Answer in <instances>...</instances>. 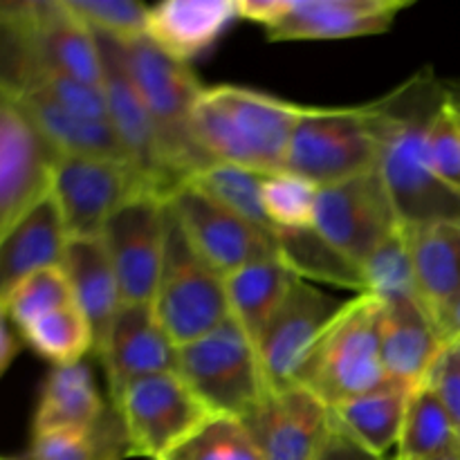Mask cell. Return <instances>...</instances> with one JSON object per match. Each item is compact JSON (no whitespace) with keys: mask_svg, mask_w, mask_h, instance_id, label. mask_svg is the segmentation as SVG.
I'll use <instances>...</instances> for the list:
<instances>
[{"mask_svg":"<svg viewBox=\"0 0 460 460\" xmlns=\"http://www.w3.org/2000/svg\"><path fill=\"white\" fill-rule=\"evenodd\" d=\"M301 106L238 85L205 88L191 112V139L209 164L281 173Z\"/></svg>","mask_w":460,"mask_h":460,"instance_id":"obj_1","label":"cell"},{"mask_svg":"<svg viewBox=\"0 0 460 460\" xmlns=\"http://www.w3.org/2000/svg\"><path fill=\"white\" fill-rule=\"evenodd\" d=\"M445 93L429 79L413 90L411 111L400 115L382 106L377 173L400 225L407 229L460 223V193L440 180L427 153V130Z\"/></svg>","mask_w":460,"mask_h":460,"instance_id":"obj_2","label":"cell"},{"mask_svg":"<svg viewBox=\"0 0 460 460\" xmlns=\"http://www.w3.org/2000/svg\"><path fill=\"white\" fill-rule=\"evenodd\" d=\"M385 304L371 295L344 301L305 359L299 385L328 409L389 385L382 364Z\"/></svg>","mask_w":460,"mask_h":460,"instance_id":"obj_3","label":"cell"},{"mask_svg":"<svg viewBox=\"0 0 460 460\" xmlns=\"http://www.w3.org/2000/svg\"><path fill=\"white\" fill-rule=\"evenodd\" d=\"M382 115V103L359 108L301 106L283 171L301 175L317 187L376 171Z\"/></svg>","mask_w":460,"mask_h":460,"instance_id":"obj_4","label":"cell"},{"mask_svg":"<svg viewBox=\"0 0 460 460\" xmlns=\"http://www.w3.org/2000/svg\"><path fill=\"white\" fill-rule=\"evenodd\" d=\"M119 49L130 81L151 112L166 166L184 184L209 164L191 139V112L205 88L187 63L171 58L148 36L119 43Z\"/></svg>","mask_w":460,"mask_h":460,"instance_id":"obj_5","label":"cell"},{"mask_svg":"<svg viewBox=\"0 0 460 460\" xmlns=\"http://www.w3.org/2000/svg\"><path fill=\"white\" fill-rule=\"evenodd\" d=\"M178 373L216 416L243 420L270 394L259 350L232 314L205 337L180 346Z\"/></svg>","mask_w":460,"mask_h":460,"instance_id":"obj_6","label":"cell"},{"mask_svg":"<svg viewBox=\"0 0 460 460\" xmlns=\"http://www.w3.org/2000/svg\"><path fill=\"white\" fill-rule=\"evenodd\" d=\"M151 305L178 349L205 337L232 314L225 277L193 250L171 207L166 211L164 261Z\"/></svg>","mask_w":460,"mask_h":460,"instance_id":"obj_7","label":"cell"},{"mask_svg":"<svg viewBox=\"0 0 460 460\" xmlns=\"http://www.w3.org/2000/svg\"><path fill=\"white\" fill-rule=\"evenodd\" d=\"M112 407L124 422L130 454L148 460L164 456L214 416L180 373H157L133 382Z\"/></svg>","mask_w":460,"mask_h":460,"instance_id":"obj_8","label":"cell"},{"mask_svg":"<svg viewBox=\"0 0 460 460\" xmlns=\"http://www.w3.org/2000/svg\"><path fill=\"white\" fill-rule=\"evenodd\" d=\"M144 191L153 189L128 162L58 155L54 166L52 196L61 211L67 241L99 238L108 220L130 198Z\"/></svg>","mask_w":460,"mask_h":460,"instance_id":"obj_9","label":"cell"},{"mask_svg":"<svg viewBox=\"0 0 460 460\" xmlns=\"http://www.w3.org/2000/svg\"><path fill=\"white\" fill-rule=\"evenodd\" d=\"M57 160L21 99L0 88V236L52 193Z\"/></svg>","mask_w":460,"mask_h":460,"instance_id":"obj_10","label":"cell"},{"mask_svg":"<svg viewBox=\"0 0 460 460\" xmlns=\"http://www.w3.org/2000/svg\"><path fill=\"white\" fill-rule=\"evenodd\" d=\"M166 198L144 191L130 198L102 232L119 283L121 304H153L166 245Z\"/></svg>","mask_w":460,"mask_h":460,"instance_id":"obj_11","label":"cell"},{"mask_svg":"<svg viewBox=\"0 0 460 460\" xmlns=\"http://www.w3.org/2000/svg\"><path fill=\"white\" fill-rule=\"evenodd\" d=\"M398 225L377 169L319 187L313 227L359 268Z\"/></svg>","mask_w":460,"mask_h":460,"instance_id":"obj_12","label":"cell"},{"mask_svg":"<svg viewBox=\"0 0 460 460\" xmlns=\"http://www.w3.org/2000/svg\"><path fill=\"white\" fill-rule=\"evenodd\" d=\"M340 308L341 301L335 296L322 292L310 281L295 279L256 344L270 394L299 385L305 359Z\"/></svg>","mask_w":460,"mask_h":460,"instance_id":"obj_13","label":"cell"},{"mask_svg":"<svg viewBox=\"0 0 460 460\" xmlns=\"http://www.w3.org/2000/svg\"><path fill=\"white\" fill-rule=\"evenodd\" d=\"M166 202L193 250L223 277L279 256L277 236L245 223L191 184H180Z\"/></svg>","mask_w":460,"mask_h":460,"instance_id":"obj_14","label":"cell"},{"mask_svg":"<svg viewBox=\"0 0 460 460\" xmlns=\"http://www.w3.org/2000/svg\"><path fill=\"white\" fill-rule=\"evenodd\" d=\"M99 43L103 66V94H106L108 121L124 148L126 157L139 175L146 180L148 187L162 198H169L180 187L178 180L169 171L162 153L157 128L153 117L130 81L128 70L121 61L119 43L108 36L94 34Z\"/></svg>","mask_w":460,"mask_h":460,"instance_id":"obj_15","label":"cell"},{"mask_svg":"<svg viewBox=\"0 0 460 460\" xmlns=\"http://www.w3.org/2000/svg\"><path fill=\"white\" fill-rule=\"evenodd\" d=\"M265 460H317L331 434V411L304 386L268 394L243 418Z\"/></svg>","mask_w":460,"mask_h":460,"instance_id":"obj_16","label":"cell"},{"mask_svg":"<svg viewBox=\"0 0 460 460\" xmlns=\"http://www.w3.org/2000/svg\"><path fill=\"white\" fill-rule=\"evenodd\" d=\"M97 355L112 402L142 377L178 373V346L166 335L151 304H121Z\"/></svg>","mask_w":460,"mask_h":460,"instance_id":"obj_17","label":"cell"},{"mask_svg":"<svg viewBox=\"0 0 460 460\" xmlns=\"http://www.w3.org/2000/svg\"><path fill=\"white\" fill-rule=\"evenodd\" d=\"M407 3L400 0H290L265 30L270 40H340L385 34Z\"/></svg>","mask_w":460,"mask_h":460,"instance_id":"obj_18","label":"cell"},{"mask_svg":"<svg viewBox=\"0 0 460 460\" xmlns=\"http://www.w3.org/2000/svg\"><path fill=\"white\" fill-rule=\"evenodd\" d=\"M445 341L431 310L418 299L385 304L382 317V364L386 380L413 391L425 385Z\"/></svg>","mask_w":460,"mask_h":460,"instance_id":"obj_19","label":"cell"},{"mask_svg":"<svg viewBox=\"0 0 460 460\" xmlns=\"http://www.w3.org/2000/svg\"><path fill=\"white\" fill-rule=\"evenodd\" d=\"M34 45L43 76L61 75L99 88L103 85L97 36L63 0H36Z\"/></svg>","mask_w":460,"mask_h":460,"instance_id":"obj_20","label":"cell"},{"mask_svg":"<svg viewBox=\"0 0 460 460\" xmlns=\"http://www.w3.org/2000/svg\"><path fill=\"white\" fill-rule=\"evenodd\" d=\"M66 247L61 211L49 193L0 236V308L31 274L58 268Z\"/></svg>","mask_w":460,"mask_h":460,"instance_id":"obj_21","label":"cell"},{"mask_svg":"<svg viewBox=\"0 0 460 460\" xmlns=\"http://www.w3.org/2000/svg\"><path fill=\"white\" fill-rule=\"evenodd\" d=\"M238 21L236 0H164L148 12L146 36L171 58L189 63Z\"/></svg>","mask_w":460,"mask_h":460,"instance_id":"obj_22","label":"cell"},{"mask_svg":"<svg viewBox=\"0 0 460 460\" xmlns=\"http://www.w3.org/2000/svg\"><path fill=\"white\" fill-rule=\"evenodd\" d=\"M72 299L94 335V353L103 346L111 323L121 308V292L102 238L67 241L61 263Z\"/></svg>","mask_w":460,"mask_h":460,"instance_id":"obj_23","label":"cell"},{"mask_svg":"<svg viewBox=\"0 0 460 460\" xmlns=\"http://www.w3.org/2000/svg\"><path fill=\"white\" fill-rule=\"evenodd\" d=\"M88 364L54 367L36 402L31 434L57 429H88L106 411Z\"/></svg>","mask_w":460,"mask_h":460,"instance_id":"obj_24","label":"cell"},{"mask_svg":"<svg viewBox=\"0 0 460 460\" xmlns=\"http://www.w3.org/2000/svg\"><path fill=\"white\" fill-rule=\"evenodd\" d=\"M409 394L411 391L404 386L389 382L382 389L328 409L331 425L368 452L386 458L391 449L398 447Z\"/></svg>","mask_w":460,"mask_h":460,"instance_id":"obj_25","label":"cell"},{"mask_svg":"<svg viewBox=\"0 0 460 460\" xmlns=\"http://www.w3.org/2000/svg\"><path fill=\"white\" fill-rule=\"evenodd\" d=\"M40 133L45 135L58 155L106 157V160L128 162L111 121L81 117L63 111L49 99L36 93L16 94ZM130 164V162H128Z\"/></svg>","mask_w":460,"mask_h":460,"instance_id":"obj_26","label":"cell"},{"mask_svg":"<svg viewBox=\"0 0 460 460\" xmlns=\"http://www.w3.org/2000/svg\"><path fill=\"white\" fill-rule=\"evenodd\" d=\"M296 274L281 259H265L225 277V292L232 317L241 323L254 346L265 326L286 299Z\"/></svg>","mask_w":460,"mask_h":460,"instance_id":"obj_27","label":"cell"},{"mask_svg":"<svg viewBox=\"0 0 460 460\" xmlns=\"http://www.w3.org/2000/svg\"><path fill=\"white\" fill-rule=\"evenodd\" d=\"M274 236L279 259L299 279L367 295L362 268L335 250L314 227L274 229Z\"/></svg>","mask_w":460,"mask_h":460,"instance_id":"obj_28","label":"cell"},{"mask_svg":"<svg viewBox=\"0 0 460 460\" xmlns=\"http://www.w3.org/2000/svg\"><path fill=\"white\" fill-rule=\"evenodd\" d=\"M418 290L427 308L460 295V223L409 229Z\"/></svg>","mask_w":460,"mask_h":460,"instance_id":"obj_29","label":"cell"},{"mask_svg":"<svg viewBox=\"0 0 460 460\" xmlns=\"http://www.w3.org/2000/svg\"><path fill=\"white\" fill-rule=\"evenodd\" d=\"M130 454L128 436L115 407L88 429H57L31 434L22 460H124Z\"/></svg>","mask_w":460,"mask_h":460,"instance_id":"obj_30","label":"cell"},{"mask_svg":"<svg viewBox=\"0 0 460 460\" xmlns=\"http://www.w3.org/2000/svg\"><path fill=\"white\" fill-rule=\"evenodd\" d=\"M460 449L456 422L427 385L409 394L402 434L394 460H427Z\"/></svg>","mask_w":460,"mask_h":460,"instance_id":"obj_31","label":"cell"},{"mask_svg":"<svg viewBox=\"0 0 460 460\" xmlns=\"http://www.w3.org/2000/svg\"><path fill=\"white\" fill-rule=\"evenodd\" d=\"M263 178V173L241 169V166L207 164L198 169L184 184H191L207 198L232 211L234 216L274 236V225L265 216L263 198H261Z\"/></svg>","mask_w":460,"mask_h":460,"instance_id":"obj_32","label":"cell"},{"mask_svg":"<svg viewBox=\"0 0 460 460\" xmlns=\"http://www.w3.org/2000/svg\"><path fill=\"white\" fill-rule=\"evenodd\" d=\"M362 274L367 283V295L376 296L382 304L402 299L422 301L420 290H418L416 265H413L411 238L404 225H398L367 256L362 263Z\"/></svg>","mask_w":460,"mask_h":460,"instance_id":"obj_33","label":"cell"},{"mask_svg":"<svg viewBox=\"0 0 460 460\" xmlns=\"http://www.w3.org/2000/svg\"><path fill=\"white\" fill-rule=\"evenodd\" d=\"M21 337L36 355L54 367L76 364L88 353H94L93 328L75 304L40 317L21 331Z\"/></svg>","mask_w":460,"mask_h":460,"instance_id":"obj_34","label":"cell"},{"mask_svg":"<svg viewBox=\"0 0 460 460\" xmlns=\"http://www.w3.org/2000/svg\"><path fill=\"white\" fill-rule=\"evenodd\" d=\"M157 460H265L243 420L209 416L191 436Z\"/></svg>","mask_w":460,"mask_h":460,"instance_id":"obj_35","label":"cell"},{"mask_svg":"<svg viewBox=\"0 0 460 460\" xmlns=\"http://www.w3.org/2000/svg\"><path fill=\"white\" fill-rule=\"evenodd\" d=\"M317 193V184L288 171L265 175L261 187L265 216L274 229L313 227Z\"/></svg>","mask_w":460,"mask_h":460,"instance_id":"obj_36","label":"cell"},{"mask_svg":"<svg viewBox=\"0 0 460 460\" xmlns=\"http://www.w3.org/2000/svg\"><path fill=\"white\" fill-rule=\"evenodd\" d=\"M72 304H75V299H72L70 283H67L63 268L58 265V268L40 270V272L25 279L4 301L3 310L21 335V331L39 322L40 317Z\"/></svg>","mask_w":460,"mask_h":460,"instance_id":"obj_37","label":"cell"},{"mask_svg":"<svg viewBox=\"0 0 460 460\" xmlns=\"http://www.w3.org/2000/svg\"><path fill=\"white\" fill-rule=\"evenodd\" d=\"M63 3L94 34L108 36L117 43H130L146 36L151 7H144L133 0H63Z\"/></svg>","mask_w":460,"mask_h":460,"instance_id":"obj_38","label":"cell"},{"mask_svg":"<svg viewBox=\"0 0 460 460\" xmlns=\"http://www.w3.org/2000/svg\"><path fill=\"white\" fill-rule=\"evenodd\" d=\"M427 153L440 180L460 193V103L447 93L431 117Z\"/></svg>","mask_w":460,"mask_h":460,"instance_id":"obj_39","label":"cell"},{"mask_svg":"<svg viewBox=\"0 0 460 460\" xmlns=\"http://www.w3.org/2000/svg\"><path fill=\"white\" fill-rule=\"evenodd\" d=\"M27 93L40 94V97L49 99L57 106H61L63 111L75 112V115L108 121L106 94H103V88H99V85H90L61 75H45Z\"/></svg>","mask_w":460,"mask_h":460,"instance_id":"obj_40","label":"cell"},{"mask_svg":"<svg viewBox=\"0 0 460 460\" xmlns=\"http://www.w3.org/2000/svg\"><path fill=\"white\" fill-rule=\"evenodd\" d=\"M425 385L438 395L443 407L460 429V344H445Z\"/></svg>","mask_w":460,"mask_h":460,"instance_id":"obj_41","label":"cell"},{"mask_svg":"<svg viewBox=\"0 0 460 460\" xmlns=\"http://www.w3.org/2000/svg\"><path fill=\"white\" fill-rule=\"evenodd\" d=\"M317 460H386V458L368 452V449H364L362 445L350 440L349 436H344L340 429H335V427L331 425V434H328L326 443H323Z\"/></svg>","mask_w":460,"mask_h":460,"instance_id":"obj_42","label":"cell"},{"mask_svg":"<svg viewBox=\"0 0 460 460\" xmlns=\"http://www.w3.org/2000/svg\"><path fill=\"white\" fill-rule=\"evenodd\" d=\"M288 4H290V0H236L238 18L259 22L265 30L286 13Z\"/></svg>","mask_w":460,"mask_h":460,"instance_id":"obj_43","label":"cell"},{"mask_svg":"<svg viewBox=\"0 0 460 460\" xmlns=\"http://www.w3.org/2000/svg\"><path fill=\"white\" fill-rule=\"evenodd\" d=\"M431 317L445 344H460V295L436 305Z\"/></svg>","mask_w":460,"mask_h":460,"instance_id":"obj_44","label":"cell"},{"mask_svg":"<svg viewBox=\"0 0 460 460\" xmlns=\"http://www.w3.org/2000/svg\"><path fill=\"white\" fill-rule=\"evenodd\" d=\"M16 331L18 328L13 326L12 319L7 317V313L0 308V377H3V373L12 367L13 358H16L18 350H21L22 337L16 335Z\"/></svg>","mask_w":460,"mask_h":460,"instance_id":"obj_45","label":"cell"},{"mask_svg":"<svg viewBox=\"0 0 460 460\" xmlns=\"http://www.w3.org/2000/svg\"><path fill=\"white\" fill-rule=\"evenodd\" d=\"M427 460H460V449H456V452H449V454H443V456H434V458H427Z\"/></svg>","mask_w":460,"mask_h":460,"instance_id":"obj_46","label":"cell"},{"mask_svg":"<svg viewBox=\"0 0 460 460\" xmlns=\"http://www.w3.org/2000/svg\"><path fill=\"white\" fill-rule=\"evenodd\" d=\"M447 94L454 99V102L460 103V81H456V84L452 85V90H447Z\"/></svg>","mask_w":460,"mask_h":460,"instance_id":"obj_47","label":"cell"},{"mask_svg":"<svg viewBox=\"0 0 460 460\" xmlns=\"http://www.w3.org/2000/svg\"><path fill=\"white\" fill-rule=\"evenodd\" d=\"M0 460H9V458H0Z\"/></svg>","mask_w":460,"mask_h":460,"instance_id":"obj_48","label":"cell"},{"mask_svg":"<svg viewBox=\"0 0 460 460\" xmlns=\"http://www.w3.org/2000/svg\"><path fill=\"white\" fill-rule=\"evenodd\" d=\"M458 434H460V429H458Z\"/></svg>","mask_w":460,"mask_h":460,"instance_id":"obj_49","label":"cell"}]
</instances>
